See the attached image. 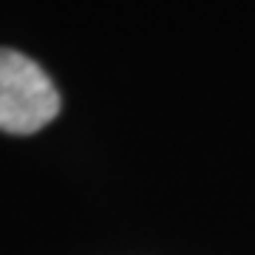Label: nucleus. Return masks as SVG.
Here are the masks:
<instances>
[{
    "label": "nucleus",
    "mask_w": 255,
    "mask_h": 255,
    "mask_svg": "<svg viewBox=\"0 0 255 255\" xmlns=\"http://www.w3.org/2000/svg\"><path fill=\"white\" fill-rule=\"evenodd\" d=\"M60 114V91L31 57L0 48V130L28 136Z\"/></svg>",
    "instance_id": "f257e3e1"
}]
</instances>
